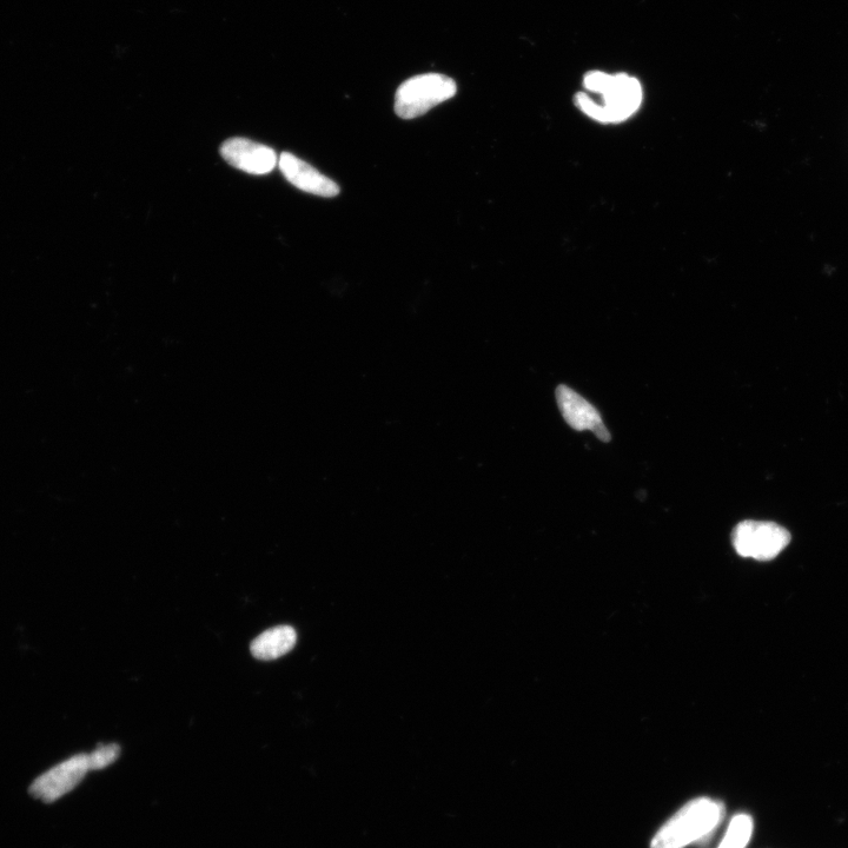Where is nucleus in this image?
I'll list each match as a JSON object with an SVG mask.
<instances>
[{"label": "nucleus", "mask_w": 848, "mask_h": 848, "mask_svg": "<svg viewBox=\"0 0 848 848\" xmlns=\"http://www.w3.org/2000/svg\"><path fill=\"white\" fill-rule=\"evenodd\" d=\"M732 542L742 558L770 561L791 542V534L774 522L747 520L734 528Z\"/></svg>", "instance_id": "nucleus-4"}, {"label": "nucleus", "mask_w": 848, "mask_h": 848, "mask_svg": "<svg viewBox=\"0 0 848 848\" xmlns=\"http://www.w3.org/2000/svg\"><path fill=\"white\" fill-rule=\"evenodd\" d=\"M454 79L441 74H424L409 78L395 95V112L402 119L426 115L435 106L456 95Z\"/></svg>", "instance_id": "nucleus-3"}, {"label": "nucleus", "mask_w": 848, "mask_h": 848, "mask_svg": "<svg viewBox=\"0 0 848 848\" xmlns=\"http://www.w3.org/2000/svg\"><path fill=\"white\" fill-rule=\"evenodd\" d=\"M602 104L596 103L586 94L576 96V104L585 114L602 123L626 121L642 102V88L638 79L620 74L609 77L600 94Z\"/></svg>", "instance_id": "nucleus-2"}, {"label": "nucleus", "mask_w": 848, "mask_h": 848, "mask_svg": "<svg viewBox=\"0 0 848 848\" xmlns=\"http://www.w3.org/2000/svg\"><path fill=\"white\" fill-rule=\"evenodd\" d=\"M556 401H558L563 419L578 432L591 430L599 440L609 442L611 433L605 426L601 415L593 404L583 399L581 395L567 386L556 389Z\"/></svg>", "instance_id": "nucleus-7"}, {"label": "nucleus", "mask_w": 848, "mask_h": 848, "mask_svg": "<svg viewBox=\"0 0 848 848\" xmlns=\"http://www.w3.org/2000/svg\"><path fill=\"white\" fill-rule=\"evenodd\" d=\"M753 833V820L747 814H738L731 821L719 848H746Z\"/></svg>", "instance_id": "nucleus-10"}, {"label": "nucleus", "mask_w": 848, "mask_h": 848, "mask_svg": "<svg viewBox=\"0 0 848 848\" xmlns=\"http://www.w3.org/2000/svg\"><path fill=\"white\" fill-rule=\"evenodd\" d=\"M278 165L288 182L302 191L321 197L340 194V187L333 180L289 152H283Z\"/></svg>", "instance_id": "nucleus-8"}, {"label": "nucleus", "mask_w": 848, "mask_h": 848, "mask_svg": "<svg viewBox=\"0 0 848 848\" xmlns=\"http://www.w3.org/2000/svg\"><path fill=\"white\" fill-rule=\"evenodd\" d=\"M121 754V747L116 744L101 745L89 754L90 771H101L114 764Z\"/></svg>", "instance_id": "nucleus-11"}, {"label": "nucleus", "mask_w": 848, "mask_h": 848, "mask_svg": "<svg viewBox=\"0 0 848 848\" xmlns=\"http://www.w3.org/2000/svg\"><path fill=\"white\" fill-rule=\"evenodd\" d=\"M221 155L231 167L258 176L269 174L278 162L274 149L247 138L228 139L222 144Z\"/></svg>", "instance_id": "nucleus-6"}, {"label": "nucleus", "mask_w": 848, "mask_h": 848, "mask_svg": "<svg viewBox=\"0 0 848 848\" xmlns=\"http://www.w3.org/2000/svg\"><path fill=\"white\" fill-rule=\"evenodd\" d=\"M297 634L291 626L268 629L251 644V654L258 660L270 661L283 657L296 645Z\"/></svg>", "instance_id": "nucleus-9"}, {"label": "nucleus", "mask_w": 848, "mask_h": 848, "mask_svg": "<svg viewBox=\"0 0 848 848\" xmlns=\"http://www.w3.org/2000/svg\"><path fill=\"white\" fill-rule=\"evenodd\" d=\"M88 772L89 754L74 755L33 781L30 792L44 803H53L81 784Z\"/></svg>", "instance_id": "nucleus-5"}, {"label": "nucleus", "mask_w": 848, "mask_h": 848, "mask_svg": "<svg viewBox=\"0 0 848 848\" xmlns=\"http://www.w3.org/2000/svg\"><path fill=\"white\" fill-rule=\"evenodd\" d=\"M725 816V807L708 798L692 800L661 827L651 848H685L712 836Z\"/></svg>", "instance_id": "nucleus-1"}]
</instances>
